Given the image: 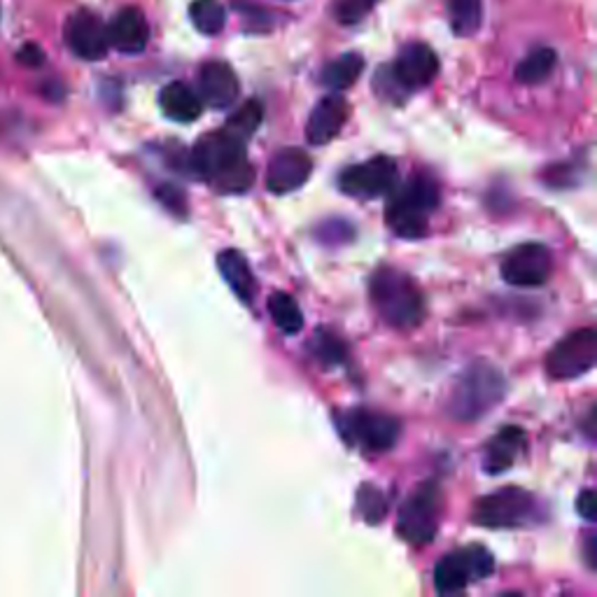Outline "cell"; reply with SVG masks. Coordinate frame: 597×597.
Instances as JSON below:
<instances>
[{
  "label": "cell",
  "mask_w": 597,
  "mask_h": 597,
  "mask_svg": "<svg viewBox=\"0 0 597 597\" xmlns=\"http://www.w3.org/2000/svg\"><path fill=\"white\" fill-rule=\"evenodd\" d=\"M108 40L110 48L122 54L143 52L150 42V24L145 14L138 8L120 10L108 24Z\"/></svg>",
  "instance_id": "9a60e30c"
},
{
  "label": "cell",
  "mask_w": 597,
  "mask_h": 597,
  "mask_svg": "<svg viewBox=\"0 0 597 597\" xmlns=\"http://www.w3.org/2000/svg\"><path fill=\"white\" fill-rule=\"evenodd\" d=\"M439 199V185L432 178H411L402 188H393L385 209L387 226L402 239H423Z\"/></svg>",
  "instance_id": "3957f363"
},
{
  "label": "cell",
  "mask_w": 597,
  "mask_h": 597,
  "mask_svg": "<svg viewBox=\"0 0 597 597\" xmlns=\"http://www.w3.org/2000/svg\"><path fill=\"white\" fill-rule=\"evenodd\" d=\"M595 548H597L595 535H588V537H586V563H588V567H590V569H595V560H597Z\"/></svg>",
  "instance_id": "d6a6232c"
},
{
  "label": "cell",
  "mask_w": 597,
  "mask_h": 597,
  "mask_svg": "<svg viewBox=\"0 0 597 597\" xmlns=\"http://www.w3.org/2000/svg\"><path fill=\"white\" fill-rule=\"evenodd\" d=\"M159 199L164 201L166 209L175 211V213H185V196H182L180 190H175L173 185H162L159 188Z\"/></svg>",
  "instance_id": "4dcf8cb0"
},
{
  "label": "cell",
  "mask_w": 597,
  "mask_h": 597,
  "mask_svg": "<svg viewBox=\"0 0 597 597\" xmlns=\"http://www.w3.org/2000/svg\"><path fill=\"white\" fill-rule=\"evenodd\" d=\"M507 395V381L495 364L476 360L453 385L446 411L461 423H474L490 413Z\"/></svg>",
  "instance_id": "6da1fadb"
},
{
  "label": "cell",
  "mask_w": 597,
  "mask_h": 597,
  "mask_svg": "<svg viewBox=\"0 0 597 597\" xmlns=\"http://www.w3.org/2000/svg\"><path fill=\"white\" fill-rule=\"evenodd\" d=\"M209 182L220 194H243L252 188V182H255V169L250 166L247 159H241V162L222 169Z\"/></svg>",
  "instance_id": "d4e9b609"
},
{
  "label": "cell",
  "mask_w": 597,
  "mask_h": 597,
  "mask_svg": "<svg viewBox=\"0 0 597 597\" xmlns=\"http://www.w3.org/2000/svg\"><path fill=\"white\" fill-rule=\"evenodd\" d=\"M372 302L387 325L416 327L425 317V296L416 281L399 269L383 266L372 275Z\"/></svg>",
  "instance_id": "7a4b0ae2"
},
{
  "label": "cell",
  "mask_w": 597,
  "mask_h": 597,
  "mask_svg": "<svg viewBox=\"0 0 597 597\" xmlns=\"http://www.w3.org/2000/svg\"><path fill=\"white\" fill-rule=\"evenodd\" d=\"M442 514V493L434 484H423L413 493L399 512L397 533L408 542L423 546L434 539L436 527H439Z\"/></svg>",
  "instance_id": "8992f818"
},
{
  "label": "cell",
  "mask_w": 597,
  "mask_h": 597,
  "mask_svg": "<svg viewBox=\"0 0 597 597\" xmlns=\"http://www.w3.org/2000/svg\"><path fill=\"white\" fill-rule=\"evenodd\" d=\"M313 173V159L296 148L275 154L266 171V188L273 194H290L298 190Z\"/></svg>",
  "instance_id": "4fadbf2b"
},
{
  "label": "cell",
  "mask_w": 597,
  "mask_h": 597,
  "mask_svg": "<svg viewBox=\"0 0 597 597\" xmlns=\"http://www.w3.org/2000/svg\"><path fill=\"white\" fill-rule=\"evenodd\" d=\"M554 271V257L542 243H525L509 252L502 264V279L516 287H539Z\"/></svg>",
  "instance_id": "8fae6325"
},
{
  "label": "cell",
  "mask_w": 597,
  "mask_h": 597,
  "mask_svg": "<svg viewBox=\"0 0 597 597\" xmlns=\"http://www.w3.org/2000/svg\"><path fill=\"white\" fill-rule=\"evenodd\" d=\"M159 105H162L169 120L180 124L199 120L203 110L201 97L185 82H171L169 87H164L162 94H159Z\"/></svg>",
  "instance_id": "ac0fdd59"
},
{
  "label": "cell",
  "mask_w": 597,
  "mask_h": 597,
  "mask_svg": "<svg viewBox=\"0 0 597 597\" xmlns=\"http://www.w3.org/2000/svg\"><path fill=\"white\" fill-rule=\"evenodd\" d=\"M597 362V334L593 327L571 332L546 357V372L556 381H569L588 374Z\"/></svg>",
  "instance_id": "52a82bcc"
},
{
  "label": "cell",
  "mask_w": 597,
  "mask_h": 597,
  "mask_svg": "<svg viewBox=\"0 0 597 597\" xmlns=\"http://www.w3.org/2000/svg\"><path fill=\"white\" fill-rule=\"evenodd\" d=\"M262 120H264V108H262L260 101L252 99V101L243 103V105L232 114V118L226 120L224 131H229L232 135H236L239 141L247 143V138L255 135V131L260 129Z\"/></svg>",
  "instance_id": "484cf974"
},
{
  "label": "cell",
  "mask_w": 597,
  "mask_h": 597,
  "mask_svg": "<svg viewBox=\"0 0 597 597\" xmlns=\"http://www.w3.org/2000/svg\"><path fill=\"white\" fill-rule=\"evenodd\" d=\"M311 351L315 355V360H320L327 366L341 364L346 360V346H343V341L330 332H317L311 341Z\"/></svg>",
  "instance_id": "f1b7e54d"
},
{
  "label": "cell",
  "mask_w": 597,
  "mask_h": 597,
  "mask_svg": "<svg viewBox=\"0 0 597 597\" xmlns=\"http://www.w3.org/2000/svg\"><path fill=\"white\" fill-rule=\"evenodd\" d=\"M495 560L484 546H467L444 556L434 569V586L442 595L465 590L469 584L490 577Z\"/></svg>",
  "instance_id": "277c9868"
},
{
  "label": "cell",
  "mask_w": 597,
  "mask_h": 597,
  "mask_svg": "<svg viewBox=\"0 0 597 597\" xmlns=\"http://www.w3.org/2000/svg\"><path fill=\"white\" fill-rule=\"evenodd\" d=\"M269 313L273 317L275 327H279L283 334L292 336L296 332H302L304 327V315L294 304V298L285 292H273L269 298Z\"/></svg>",
  "instance_id": "cb8c5ba5"
},
{
  "label": "cell",
  "mask_w": 597,
  "mask_h": 597,
  "mask_svg": "<svg viewBox=\"0 0 597 597\" xmlns=\"http://www.w3.org/2000/svg\"><path fill=\"white\" fill-rule=\"evenodd\" d=\"M448 19L455 36H474L484 21V3L480 0H448Z\"/></svg>",
  "instance_id": "7402d4cb"
},
{
  "label": "cell",
  "mask_w": 597,
  "mask_h": 597,
  "mask_svg": "<svg viewBox=\"0 0 597 597\" xmlns=\"http://www.w3.org/2000/svg\"><path fill=\"white\" fill-rule=\"evenodd\" d=\"M21 59L29 61L31 65H38L42 61V54H40V50L36 48V44H27L24 52H21Z\"/></svg>",
  "instance_id": "836d02e7"
},
{
  "label": "cell",
  "mask_w": 597,
  "mask_h": 597,
  "mask_svg": "<svg viewBox=\"0 0 597 597\" xmlns=\"http://www.w3.org/2000/svg\"><path fill=\"white\" fill-rule=\"evenodd\" d=\"M65 40L73 54L84 61H101L110 50L108 27L89 10H80L68 19Z\"/></svg>",
  "instance_id": "7c38bea8"
},
{
  "label": "cell",
  "mask_w": 597,
  "mask_h": 597,
  "mask_svg": "<svg viewBox=\"0 0 597 597\" xmlns=\"http://www.w3.org/2000/svg\"><path fill=\"white\" fill-rule=\"evenodd\" d=\"M341 432L351 444H357L372 453L389 451L399 439V421L383 416V413H372L357 408L341 421Z\"/></svg>",
  "instance_id": "ba28073f"
},
{
  "label": "cell",
  "mask_w": 597,
  "mask_h": 597,
  "mask_svg": "<svg viewBox=\"0 0 597 597\" xmlns=\"http://www.w3.org/2000/svg\"><path fill=\"white\" fill-rule=\"evenodd\" d=\"M217 266H220V273L224 275L226 285L232 287V292L241 298V302L250 304L252 298H255L257 283H255V275H252L250 271L247 260L239 250H224L217 255Z\"/></svg>",
  "instance_id": "d6986e66"
},
{
  "label": "cell",
  "mask_w": 597,
  "mask_h": 597,
  "mask_svg": "<svg viewBox=\"0 0 597 597\" xmlns=\"http://www.w3.org/2000/svg\"><path fill=\"white\" fill-rule=\"evenodd\" d=\"M245 159V143L239 141L236 135L220 129L209 135H203L201 141L192 148L190 166L199 178L211 180L222 169L232 166Z\"/></svg>",
  "instance_id": "30bf717a"
},
{
  "label": "cell",
  "mask_w": 597,
  "mask_h": 597,
  "mask_svg": "<svg viewBox=\"0 0 597 597\" xmlns=\"http://www.w3.org/2000/svg\"><path fill=\"white\" fill-rule=\"evenodd\" d=\"M558 63V54L550 48H537L527 54L518 68H516V80L523 84H539L544 82Z\"/></svg>",
  "instance_id": "603a6c76"
},
{
  "label": "cell",
  "mask_w": 597,
  "mask_h": 597,
  "mask_svg": "<svg viewBox=\"0 0 597 597\" xmlns=\"http://www.w3.org/2000/svg\"><path fill=\"white\" fill-rule=\"evenodd\" d=\"M348 120V103L343 99L338 91L332 97H325L320 101L306 124V138L311 145H327L330 141L338 135V131L343 129Z\"/></svg>",
  "instance_id": "e0dca14e"
},
{
  "label": "cell",
  "mask_w": 597,
  "mask_h": 597,
  "mask_svg": "<svg viewBox=\"0 0 597 597\" xmlns=\"http://www.w3.org/2000/svg\"><path fill=\"white\" fill-rule=\"evenodd\" d=\"M341 190L357 199H376L397 185V162L389 156H374L370 162L351 166L338 178Z\"/></svg>",
  "instance_id": "9c48e42d"
},
{
  "label": "cell",
  "mask_w": 597,
  "mask_h": 597,
  "mask_svg": "<svg viewBox=\"0 0 597 597\" xmlns=\"http://www.w3.org/2000/svg\"><path fill=\"white\" fill-rule=\"evenodd\" d=\"M381 0H336L334 3V17L341 21V24L353 27L360 24V21L370 14Z\"/></svg>",
  "instance_id": "f546056e"
},
{
  "label": "cell",
  "mask_w": 597,
  "mask_h": 597,
  "mask_svg": "<svg viewBox=\"0 0 597 597\" xmlns=\"http://www.w3.org/2000/svg\"><path fill=\"white\" fill-rule=\"evenodd\" d=\"M192 24L203 36H217L226 24V10L220 0H194L190 8Z\"/></svg>",
  "instance_id": "4316f807"
},
{
  "label": "cell",
  "mask_w": 597,
  "mask_h": 597,
  "mask_svg": "<svg viewBox=\"0 0 597 597\" xmlns=\"http://www.w3.org/2000/svg\"><path fill=\"white\" fill-rule=\"evenodd\" d=\"M199 97L205 105L224 110L239 99V78L232 65L222 61H211L199 73Z\"/></svg>",
  "instance_id": "2e32d148"
},
{
  "label": "cell",
  "mask_w": 597,
  "mask_h": 597,
  "mask_svg": "<svg viewBox=\"0 0 597 597\" xmlns=\"http://www.w3.org/2000/svg\"><path fill=\"white\" fill-rule=\"evenodd\" d=\"M577 512L586 518V520H595L597 518V499H595V493L593 490H584L577 499Z\"/></svg>",
  "instance_id": "1f68e13d"
},
{
  "label": "cell",
  "mask_w": 597,
  "mask_h": 597,
  "mask_svg": "<svg viewBox=\"0 0 597 597\" xmlns=\"http://www.w3.org/2000/svg\"><path fill=\"white\" fill-rule=\"evenodd\" d=\"M364 71V59L355 52L343 54L334 61H330L323 71V84L332 91H343L357 82V78Z\"/></svg>",
  "instance_id": "44dd1931"
},
{
  "label": "cell",
  "mask_w": 597,
  "mask_h": 597,
  "mask_svg": "<svg viewBox=\"0 0 597 597\" xmlns=\"http://www.w3.org/2000/svg\"><path fill=\"white\" fill-rule=\"evenodd\" d=\"M436 73H439V59H436L434 50L423 42L406 44L393 65V75L406 91L432 84Z\"/></svg>",
  "instance_id": "5bb4252c"
},
{
  "label": "cell",
  "mask_w": 597,
  "mask_h": 597,
  "mask_svg": "<svg viewBox=\"0 0 597 597\" xmlns=\"http://www.w3.org/2000/svg\"><path fill=\"white\" fill-rule=\"evenodd\" d=\"M523 446H525V432L520 427L516 425L502 427V432L488 444L486 472L488 474L507 472L514 465L518 453L523 451Z\"/></svg>",
  "instance_id": "ffe728a7"
},
{
  "label": "cell",
  "mask_w": 597,
  "mask_h": 597,
  "mask_svg": "<svg viewBox=\"0 0 597 597\" xmlns=\"http://www.w3.org/2000/svg\"><path fill=\"white\" fill-rule=\"evenodd\" d=\"M474 523L502 530V527H523L537 518V499L520 488H504L480 497L474 509Z\"/></svg>",
  "instance_id": "5b68a950"
},
{
  "label": "cell",
  "mask_w": 597,
  "mask_h": 597,
  "mask_svg": "<svg viewBox=\"0 0 597 597\" xmlns=\"http://www.w3.org/2000/svg\"><path fill=\"white\" fill-rule=\"evenodd\" d=\"M357 509L366 523L378 525L387 514V499L376 486L364 484L357 493Z\"/></svg>",
  "instance_id": "83f0119b"
}]
</instances>
